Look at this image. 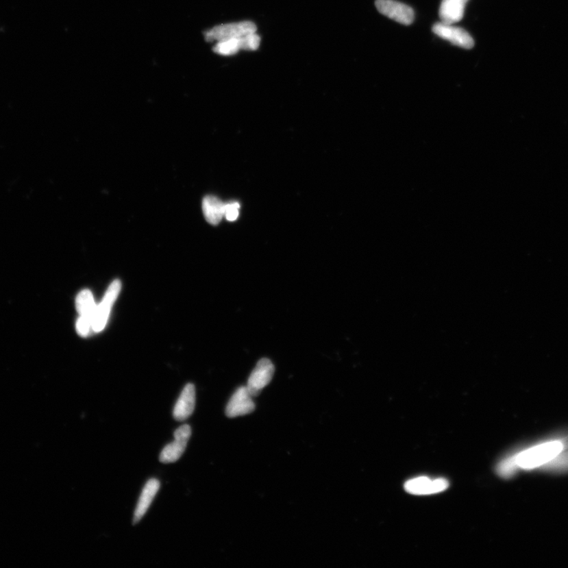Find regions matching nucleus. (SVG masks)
I'll use <instances>...</instances> for the list:
<instances>
[{"label": "nucleus", "mask_w": 568, "mask_h": 568, "mask_svg": "<svg viewBox=\"0 0 568 568\" xmlns=\"http://www.w3.org/2000/svg\"><path fill=\"white\" fill-rule=\"evenodd\" d=\"M564 444L561 441H550L529 448L517 455L519 468L525 470L545 466L564 450Z\"/></svg>", "instance_id": "obj_1"}, {"label": "nucleus", "mask_w": 568, "mask_h": 568, "mask_svg": "<svg viewBox=\"0 0 568 568\" xmlns=\"http://www.w3.org/2000/svg\"><path fill=\"white\" fill-rule=\"evenodd\" d=\"M121 281L119 280H114L109 286L101 304L97 305L95 314L92 316L93 332H100L106 328L112 307L117 299L119 293H121Z\"/></svg>", "instance_id": "obj_2"}, {"label": "nucleus", "mask_w": 568, "mask_h": 568, "mask_svg": "<svg viewBox=\"0 0 568 568\" xmlns=\"http://www.w3.org/2000/svg\"><path fill=\"white\" fill-rule=\"evenodd\" d=\"M257 26L252 22H242L217 26L208 31L206 39L208 41L241 38L244 36L256 33Z\"/></svg>", "instance_id": "obj_3"}, {"label": "nucleus", "mask_w": 568, "mask_h": 568, "mask_svg": "<svg viewBox=\"0 0 568 568\" xmlns=\"http://www.w3.org/2000/svg\"><path fill=\"white\" fill-rule=\"evenodd\" d=\"M190 436L191 428L189 425H184L177 429L174 432V441L164 447L160 453V461L163 463L178 461L186 450Z\"/></svg>", "instance_id": "obj_4"}, {"label": "nucleus", "mask_w": 568, "mask_h": 568, "mask_svg": "<svg viewBox=\"0 0 568 568\" xmlns=\"http://www.w3.org/2000/svg\"><path fill=\"white\" fill-rule=\"evenodd\" d=\"M274 365L268 358H262L258 362L248 380L247 388L253 397L258 396L267 386L273 378Z\"/></svg>", "instance_id": "obj_5"}, {"label": "nucleus", "mask_w": 568, "mask_h": 568, "mask_svg": "<svg viewBox=\"0 0 568 568\" xmlns=\"http://www.w3.org/2000/svg\"><path fill=\"white\" fill-rule=\"evenodd\" d=\"M376 8L380 14L400 24L409 25L415 20L414 10L395 0H376Z\"/></svg>", "instance_id": "obj_6"}, {"label": "nucleus", "mask_w": 568, "mask_h": 568, "mask_svg": "<svg viewBox=\"0 0 568 568\" xmlns=\"http://www.w3.org/2000/svg\"><path fill=\"white\" fill-rule=\"evenodd\" d=\"M432 32L442 39L448 40L452 45L460 47V48L471 49L474 46L472 36L465 29L456 27L453 25L436 23L432 26Z\"/></svg>", "instance_id": "obj_7"}, {"label": "nucleus", "mask_w": 568, "mask_h": 568, "mask_svg": "<svg viewBox=\"0 0 568 568\" xmlns=\"http://www.w3.org/2000/svg\"><path fill=\"white\" fill-rule=\"evenodd\" d=\"M449 486L445 478L432 479L419 477L405 483V491L414 495H430L444 492Z\"/></svg>", "instance_id": "obj_8"}, {"label": "nucleus", "mask_w": 568, "mask_h": 568, "mask_svg": "<svg viewBox=\"0 0 568 568\" xmlns=\"http://www.w3.org/2000/svg\"><path fill=\"white\" fill-rule=\"evenodd\" d=\"M252 398L253 396L247 387L238 388L227 405V416L229 418H236L254 412L255 404Z\"/></svg>", "instance_id": "obj_9"}, {"label": "nucleus", "mask_w": 568, "mask_h": 568, "mask_svg": "<svg viewBox=\"0 0 568 568\" xmlns=\"http://www.w3.org/2000/svg\"><path fill=\"white\" fill-rule=\"evenodd\" d=\"M195 399L196 393L194 384H186L175 406L174 419L180 421L189 419L195 408Z\"/></svg>", "instance_id": "obj_10"}, {"label": "nucleus", "mask_w": 568, "mask_h": 568, "mask_svg": "<svg viewBox=\"0 0 568 568\" xmlns=\"http://www.w3.org/2000/svg\"><path fill=\"white\" fill-rule=\"evenodd\" d=\"M160 484L158 480L153 478L150 479L143 489L142 494H140L136 509H135L134 515V524L140 522L147 513L148 509L152 504L156 495L158 494L160 489Z\"/></svg>", "instance_id": "obj_11"}, {"label": "nucleus", "mask_w": 568, "mask_h": 568, "mask_svg": "<svg viewBox=\"0 0 568 568\" xmlns=\"http://www.w3.org/2000/svg\"><path fill=\"white\" fill-rule=\"evenodd\" d=\"M465 0H442L439 15L441 23L453 25L460 22L465 14Z\"/></svg>", "instance_id": "obj_12"}, {"label": "nucleus", "mask_w": 568, "mask_h": 568, "mask_svg": "<svg viewBox=\"0 0 568 568\" xmlns=\"http://www.w3.org/2000/svg\"><path fill=\"white\" fill-rule=\"evenodd\" d=\"M206 220L212 225H217L224 217V204L215 196H206L202 202Z\"/></svg>", "instance_id": "obj_13"}, {"label": "nucleus", "mask_w": 568, "mask_h": 568, "mask_svg": "<svg viewBox=\"0 0 568 568\" xmlns=\"http://www.w3.org/2000/svg\"><path fill=\"white\" fill-rule=\"evenodd\" d=\"M97 304L90 290H83L77 295L76 309L80 316L90 317L92 319Z\"/></svg>", "instance_id": "obj_14"}, {"label": "nucleus", "mask_w": 568, "mask_h": 568, "mask_svg": "<svg viewBox=\"0 0 568 568\" xmlns=\"http://www.w3.org/2000/svg\"><path fill=\"white\" fill-rule=\"evenodd\" d=\"M216 53L222 55H232L241 50L240 38L220 41L213 49Z\"/></svg>", "instance_id": "obj_15"}, {"label": "nucleus", "mask_w": 568, "mask_h": 568, "mask_svg": "<svg viewBox=\"0 0 568 568\" xmlns=\"http://www.w3.org/2000/svg\"><path fill=\"white\" fill-rule=\"evenodd\" d=\"M519 468V467L518 466L517 460V455H515L514 456H510L506 458V460H504L502 462L499 463L497 470V473L500 477L504 478H512L514 474L517 473Z\"/></svg>", "instance_id": "obj_16"}, {"label": "nucleus", "mask_w": 568, "mask_h": 568, "mask_svg": "<svg viewBox=\"0 0 568 568\" xmlns=\"http://www.w3.org/2000/svg\"><path fill=\"white\" fill-rule=\"evenodd\" d=\"M78 335L82 337L90 336L92 331V319L90 317L80 316L76 323Z\"/></svg>", "instance_id": "obj_17"}, {"label": "nucleus", "mask_w": 568, "mask_h": 568, "mask_svg": "<svg viewBox=\"0 0 568 568\" xmlns=\"http://www.w3.org/2000/svg\"><path fill=\"white\" fill-rule=\"evenodd\" d=\"M260 41V36L256 33L244 36L240 38L241 50H257L259 48Z\"/></svg>", "instance_id": "obj_18"}, {"label": "nucleus", "mask_w": 568, "mask_h": 568, "mask_svg": "<svg viewBox=\"0 0 568 568\" xmlns=\"http://www.w3.org/2000/svg\"><path fill=\"white\" fill-rule=\"evenodd\" d=\"M240 205L237 201H232L224 204V217L228 221H236L239 215Z\"/></svg>", "instance_id": "obj_19"}, {"label": "nucleus", "mask_w": 568, "mask_h": 568, "mask_svg": "<svg viewBox=\"0 0 568 568\" xmlns=\"http://www.w3.org/2000/svg\"><path fill=\"white\" fill-rule=\"evenodd\" d=\"M560 453L558 456H557L555 458H556V460H560V461L556 460V461H557L556 462L557 466H554V467H560V468L568 467V454H565V456H561Z\"/></svg>", "instance_id": "obj_20"}, {"label": "nucleus", "mask_w": 568, "mask_h": 568, "mask_svg": "<svg viewBox=\"0 0 568 568\" xmlns=\"http://www.w3.org/2000/svg\"><path fill=\"white\" fill-rule=\"evenodd\" d=\"M465 1H467V0H465Z\"/></svg>", "instance_id": "obj_21"}]
</instances>
